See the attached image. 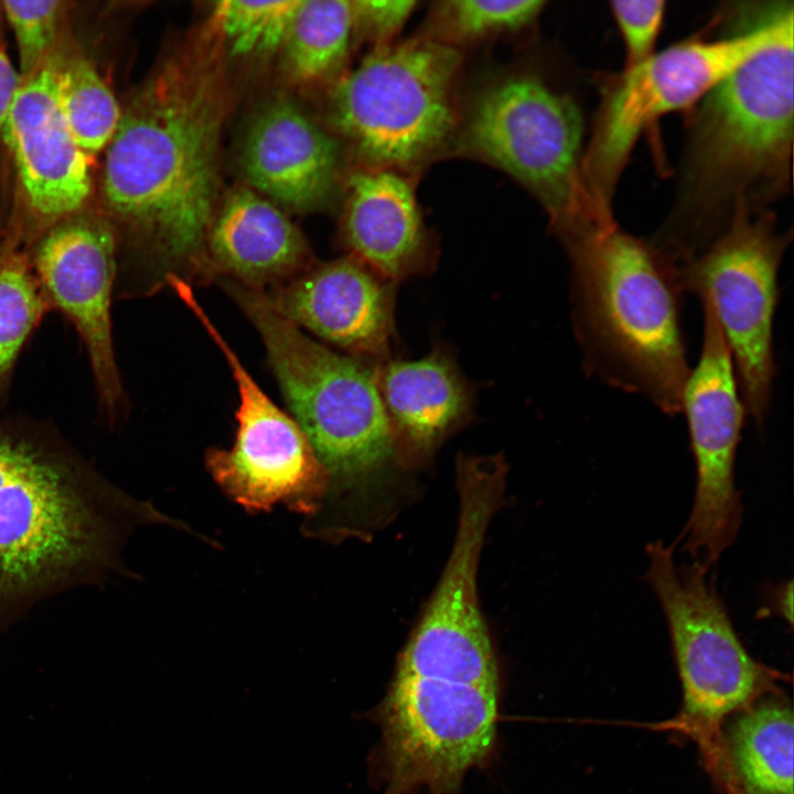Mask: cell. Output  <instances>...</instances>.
Instances as JSON below:
<instances>
[{"instance_id": "1", "label": "cell", "mask_w": 794, "mask_h": 794, "mask_svg": "<svg viewBox=\"0 0 794 794\" xmlns=\"http://www.w3.org/2000/svg\"><path fill=\"white\" fill-rule=\"evenodd\" d=\"M214 52L212 45H192L168 56L106 147L105 205L149 255L152 291L168 276L187 283L213 281L206 237L225 117Z\"/></svg>"}, {"instance_id": "2", "label": "cell", "mask_w": 794, "mask_h": 794, "mask_svg": "<svg viewBox=\"0 0 794 794\" xmlns=\"http://www.w3.org/2000/svg\"><path fill=\"white\" fill-rule=\"evenodd\" d=\"M153 524L183 527L55 432L0 420V632L37 601L121 570L128 537Z\"/></svg>"}, {"instance_id": "3", "label": "cell", "mask_w": 794, "mask_h": 794, "mask_svg": "<svg viewBox=\"0 0 794 794\" xmlns=\"http://www.w3.org/2000/svg\"><path fill=\"white\" fill-rule=\"evenodd\" d=\"M793 34L752 56L701 100L679 200L655 245L676 264L783 190L793 148Z\"/></svg>"}, {"instance_id": "4", "label": "cell", "mask_w": 794, "mask_h": 794, "mask_svg": "<svg viewBox=\"0 0 794 794\" xmlns=\"http://www.w3.org/2000/svg\"><path fill=\"white\" fill-rule=\"evenodd\" d=\"M569 256L584 369L666 415L680 412L690 371L676 267L653 244L616 226Z\"/></svg>"}, {"instance_id": "5", "label": "cell", "mask_w": 794, "mask_h": 794, "mask_svg": "<svg viewBox=\"0 0 794 794\" xmlns=\"http://www.w3.org/2000/svg\"><path fill=\"white\" fill-rule=\"evenodd\" d=\"M215 281L262 341L290 416L326 474L323 506L382 466L395 451L375 368L309 337L279 314L262 291L227 278Z\"/></svg>"}, {"instance_id": "6", "label": "cell", "mask_w": 794, "mask_h": 794, "mask_svg": "<svg viewBox=\"0 0 794 794\" xmlns=\"http://www.w3.org/2000/svg\"><path fill=\"white\" fill-rule=\"evenodd\" d=\"M582 136V117L570 97L534 74L517 73L475 96L461 141L465 151L535 194L570 250L616 226L584 184Z\"/></svg>"}, {"instance_id": "7", "label": "cell", "mask_w": 794, "mask_h": 794, "mask_svg": "<svg viewBox=\"0 0 794 794\" xmlns=\"http://www.w3.org/2000/svg\"><path fill=\"white\" fill-rule=\"evenodd\" d=\"M646 554L645 580L664 612L682 687L679 711L657 726L693 741L708 773L725 721L781 691L786 675L747 651L708 569L677 564L674 547L661 540L648 544Z\"/></svg>"}, {"instance_id": "8", "label": "cell", "mask_w": 794, "mask_h": 794, "mask_svg": "<svg viewBox=\"0 0 794 794\" xmlns=\"http://www.w3.org/2000/svg\"><path fill=\"white\" fill-rule=\"evenodd\" d=\"M457 47L422 35L375 46L334 86L330 119L369 168H411L457 125Z\"/></svg>"}, {"instance_id": "9", "label": "cell", "mask_w": 794, "mask_h": 794, "mask_svg": "<svg viewBox=\"0 0 794 794\" xmlns=\"http://www.w3.org/2000/svg\"><path fill=\"white\" fill-rule=\"evenodd\" d=\"M725 37L690 40L654 52L624 71L604 98L582 158L584 184L611 214L618 181L643 130L654 120L700 101L764 49L793 34V3L776 2Z\"/></svg>"}, {"instance_id": "10", "label": "cell", "mask_w": 794, "mask_h": 794, "mask_svg": "<svg viewBox=\"0 0 794 794\" xmlns=\"http://www.w3.org/2000/svg\"><path fill=\"white\" fill-rule=\"evenodd\" d=\"M501 455L457 459L459 518L454 543L396 670L466 683L501 685L495 653L478 601V568L485 534L505 489Z\"/></svg>"}, {"instance_id": "11", "label": "cell", "mask_w": 794, "mask_h": 794, "mask_svg": "<svg viewBox=\"0 0 794 794\" xmlns=\"http://www.w3.org/2000/svg\"><path fill=\"white\" fill-rule=\"evenodd\" d=\"M790 236L768 214L742 213L700 255L677 268L683 291L712 311L732 357L747 415L762 422L775 374L773 321Z\"/></svg>"}, {"instance_id": "12", "label": "cell", "mask_w": 794, "mask_h": 794, "mask_svg": "<svg viewBox=\"0 0 794 794\" xmlns=\"http://www.w3.org/2000/svg\"><path fill=\"white\" fill-rule=\"evenodd\" d=\"M179 299L224 355L239 396L234 443L205 453L211 478L249 513L283 505L302 521L311 518L323 504L328 478L305 434L254 380L193 290L183 289Z\"/></svg>"}, {"instance_id": "13", "label": "cell", "mask_w": 794, "mask_h": 794, "mask_svg": "<svg viewBox=\"0 0 794 794\" xmlns=\"http://www.w3.org/2000/svg\"><path fill=\"white\" fill-rule=\"evenodd\" d=\"M702 305L700 357L682 397L696 466L694 504L682 537L693 562L709 570L741 525L734 461L747 412L727 342L712 311Z\"/></svg>"}, {"instance_id": "14", "label": "cell", "mask_w": 794, "mask_h": 794, "mask_svg": "<svg viewBox=\"0 0 794 794\" xmlns=\"http://www.w3.org/2000/svg\"><path fill=\"white\" fill-rule=\"evenodd\" d=\"M25 253L51 309L67 318L86 348L101 414L116 421L126 397L111 332L119 256L114 224L81 211L47 227Z\"/></svg>"}, {"instance_id": "15", "label": "cell", "mask_w": 794, "mask_h": 794, "mask_svg": "<svg viewBox=\"0 0 794 794\" xmlns=\"http://www.w3.org/2000/svg\"><path fill=\"white\" fill-rule=\"evenodd\" d=\"M2 137L42 233L82 211L92 191L89 157L74 140L58 108L55 52L21 81Z\"/></svg>"}, {"instance_id": "16", "label": "cell", "mask_w": 794, "mask_h": 794, "mask_svg": "<svg viewBox=\"0 0 794 794\" xmlns=\"http://www.w3.org/2000/svg\"><path fill=\"white\" fill-rule=\"evenodd\" d=\"M394 285L348 256L308 267L262 291L272 308L361 360H388L394 339Z\"/></svg>"}, {"instance_id": "17", "label": "cell", "mask_w": 794, "mask_h": 794, "mask_svg": "<svg viewBox=\"0 0 794 794\" xmlns=\"http://www.w3.org/2000/svg\"><path fill=\"white\" fill-rule=\"evenodd\" d=\"M346 194L342 233L351 257L393 283L430 270V238L412 185L401 171L357 170Z\"/></svg>"}, {"instance_id": "18", "label": "cell", "mask_w": 794, "mask_h": 794, "mask_svg": "<svg viewBox=\"0 0 794 794\" xmlns=\"http://www.w3.org/2000/svg\"><path fill=\"white\" fill-rule=\"evenodd\" d=\"M242 162L253 190L273 203L309 210L323 202L335 185L339 147L299 107L281 100L256 118Z\"/></svg>"}, {"instance_id": "19", "label": "cell", "mask_w": 794, "mask_h": 794, "mask_svg": "<svg viewBox=\"0 0 794 794\" xmlns=\"http://www.w3.org/2000/svg\"><path fill=\"white\" fill-rule=\"evenodd\" d=\"M206 255L213 281L227 278L268 291L310 264L308 244L279 206L253 189L232 192L214 213Z\"/></svg>"}, {"instance_id": "20", "label": "cell", "mask_w": 794, "mask_h": 794, "mask_svg": "<svg viewBox=\"0 0 794 794\" xmlns=\"http://www.w3.org/2000/svg\"><path fill=\"white\" fill-rule=\"evenodd\" d=\"M374 368L395 449L427 452L472 415V390L443 347L416 361L385 360Z\"/></svg>"}, {"instance_id": "21", "label": "cell", "mask_w": 794, "mask_h": 794, "mask_svg": "<svg viewBox=\"0 0 794 794\" xmlns=\"http://www.w3.org/2000/svg\"><path fill=\"white\" fill-rule=\"evenodd\" d=\"M794 722L783 690L731 715L707 773L720 794H794Z\"/></svg>"}, {"instance_id": "22", "label": "cell", "mask_w": 794, "mask_h": 794, "mask_svg": "<svg viewBox=\"0 0 794 794\" xmlns=\"http://www.w3.org/2000/svg\"><path fill=\"white\" fill-rule=\"evenodd\" d=\"M355 30L353 1L301 0L281 47L288 76L309 84L334 73Z\"/></svg>"}, {"instance_id": "23", "label": "cell", "mask_w": 794, "mask_h": 794, "mask_svg": "<svg viewBox=\"0 0 794 794\" xmlns=\"http://www.w3.org/2000/svg\"><path fill=\"white\" fill-rule=\"evenodd\" d=\"M56 99L71 135L88 157L108 146L122 112L115 94L88 58H62L56 54Z\"/></svg>"}, {"instance_id": "24", "label": "cell", "mask_w": 794, "mask_h": 794, "mask_svg": "<svg viewBox=\"0 0 794 794\" xmlns=\"http://www.w3.org/2000/svg\"><path fill=\"white\" fill-rule=\"evenodd\" d=\"M49 310L26 253L0 250V406L22 347Z\"/></svg>"}, {"instance_id": "25", "label": "cell", "mask_w": 794, "mask_h": 794, "mask_svg": "<svg viewBox=\"0 0 794 794\" xmlns=\"http://www.w3.org/2000/svg\"><path fill=\"white\" fill-rule=\"evenodd\" d=\"M300 1H218L212 26L233 55L272 53L282 47Z\"/></svg>"}, {"instance_id": "26", "label": "cell", "mask_w": 794, "mask_h": 794, "mask_svg": "<svg viewBox=\"0 0 794 794\" xmlns=\"http://www.w3.org/2000/svg\"><path fill=\"white\" fill-rule=\"evenodd\" d=\"M545 1L450 0L436 3L428 36L457 47L492 35L518 31L541 12Z\"/></svg>"}, {"instance_id": "27", "label": "cell", "mask_w": 794, "mask_h": 794, "mask_svg": "<svg viewBox=\"0 0 794 794\" xmlns=\"http://www.w3.org/2000/svg\"><path fill=\"white\" fill-rule=\"evenodd\" d=\"M19 49L21 81L31 76L54 52L63 3L50 1H3Z\"/></svg>"}, {"instance_id": "28", "label": "cell", "mask_w": 794, "mask_h": 794, "mask_svg": "<svg viewBox=\"0 0 794 794\" xmlns=\"http://www.w3.org/2000/svg\"><path fill=\"white\" fill-rule=\"evenodd\" d=\"M610 8L625 46L626 66L631 68L654 53V45L662 28L665 2L611 1Z\"/></svg>"}, {"instance_id": "29", "label": "cell", "mask_w": 794, "mask_h": 794, "mask_svg": "<svg viewBox=\"0 0 794 794\" xmlns=\"http://www.w3.org/2000/svg\"><path fill=\"white\" fill-rule=\"evenodd\" d=\"M355 28L360 26L375 46L391 43L410 17L416 1H353Z\"/></svg>"}, {"instance_id": "30", "label": "cell", "mask_w": 794, "mask_h": 794, "mask_svg": "<svg viewBox=\"0 0 794 794\" xmlns=\"http://www.w3.org/2000/svg\"><path fill=\"white\" fill-rule=\"evenodd\" d=\"M20 85V74L15 72L0 44V137Z\"/></svg>"}, {"instance_id": "31", "label": "cell", "mask_w": 794, "mask_h": 794, "mask_svg": "<svg viewBox=\"0 0 794 794\" xmlns=\"http://www.w3.org/2000/svg\"><path fill=\"white\" fill-rule=\"evenodd\" d=\"M770 600L772 609L792 623V582L783 583L773 590Z\"/></svg>"}]
</instances>
